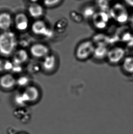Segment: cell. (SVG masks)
I'll return each mask as SVG.
<instances>
[{
	"label": "cell",
	"instance_id": "cell-3",
	"mask_svg": "<svg viewBox=\"0 0 133 134\" xmlns=\"http://www.w3.org/2000/svg\"><path fill=\"white\" fill-rule=\"evenodd\" d=\"M32 30L33 32L37 35H43L47 37L52 36V31L47 27L45 22L42 20H37L32 24Z\"/></svg>",
	"mask_w": 133,
	"mask_h": 134
},
{
	"label": "cell",
	"instance_id": "cell-10",
	"mask_svg": "<svg viewBox=\"0 0 133 134\" xmlns=\"http://www.w3.org/2000/svg\"><path fill=\"white\" fill-rule=\"evenodd\" d=\"M28 55L27 52L23 49L16 51L13 56V62L16 64L22 65L27 61Z\"/></svg>",
	"mask_w": 133,
	"mask_h": 134
},
{
	"label": "cell",
	"instance_id": "cell-8",
	"mask_svg": "<svg viewBox=\"0 0 133 134\" xmlns=\"http://www.w3.org/2000/svg\"><path fill=\"white\" fill-rule=\"evenodd\" d=\"M27 102H32L38 99L39 92L38 88L34 86H29L22 93Z\"/></svg>",
	"mask_w": 133,
	"mask_h": 134
},
{
	"label": "cell",
	"instance_id": "cell-15",
	"mask_svg": "<svg viewBox=\"0 0 133 134\" xmlns=\"http://www.w3.org/2000/svg\"><path fill=\"white\" fill-rule=\"evenodd\" d=\"M29 83V79L26 76H22L16 81V84L21 87H24Z\"/></svg>",
	"mask_w": 133,
	"mask_h": 134
},
{
	"label": "cell",
	"instance_id": "cell-4",
	"mask_svg": "<svg viewBox=\"0 0 133 134\" xmlns=\"http://www.w3.org/2000/svg\"><path fill=\"white\" fill-rule=\"evenodd\" d=\"M14 23L16 29L19 31H24L28 27L29 20L25 14L19 13L15 17Z\"/></svg>",
	"mask_w": 133,
	"mask_h": 134
},
{
	"label": "cell",
	"instance_id": "cell-19",
	"mask_svg": "<svg viewBox=\"0 0 133 134\" xmlns=\"http://www.w3.org/2000/svg\"><path fill=\"white\" fill-rule=\"evenodd\" d=\"M20 65L16 64L13 63V65L11 69V71L14 72L18 73L22 71V68Z\"/></svg>",
	"mask_w": 133,
	"mask_h": 134
},
{
	"label": "cell",
	"instance_id": "cell-11",
	"mask_svg": "<svg viewBox=\"0 0 133 134\" xmlns=\"http://www.w3.org/2000/svg\"><path fill=\"white\" fill-rule=\"evenodd\" d=\"M124 54L123 49L120 48H115L112 49L108 53V58L111 62H118L123 57Z\"/></svg>",
	"mask_w": 133,
	"mask_h": 134
},
{
	"label": "cell",
	"instance_id": "cell-2",
	"mask_svg": "<svg viewBox=\"0 0 133 134\" xmlns=\"http://www.w3.org/2000/svg\"><path fill=\"white\" fill-rule=\"evenodd\" d=\"M94 51V45L89 41L81 44L77 48L76 55L80 60H84L90 56Z\"/></svg>",
	"mask_w": 133,
	"mask_h": 134
},
{
	"label": "cell",
	"instance_id": "cell-7",
	"mask_svg": "<svg viewBox=\"0 0 133 134\" xmlns=\"http://www.w3.org/2000/svg\"><path fill=\"white\" fill-rule=\"evenodd\" d=\"M13 20L9 13L3 12L0 13V29L8 31L13 24Z\"/></svg>",
	"mask_w": 133,
	"mask_h": 134
},
{
	"label": "cell",
	"instance_id": "cell-9",
	"mask_svg": "<svg viewBox=\"0 0 133 134\" xmlns=\"http://www.w3.org/2000/svg\"><path fill=\"white\" fill-rule=\"evenodd\" d=\"M29 15L34 18H38L43 16L44 9L43 7L39 4L32 3L28 7Z\"/></svg>",
	"mask_w": 133,
	"mask_h": 134
},
{
	"label": "cell",
	"instance_id": "cell-1",
	"mask_svg": "<svg viewBox=\"0 0 133 134\" xmlns=\"http://www.w3.org/2000/svg\"><path fill=\"white\" fill-rule=\"evenodd\" d=\"M17 45V40L15 33L4 31L0 35V53L4 56H9L14 52Z\"/></svg>",
	"mask_w": 133,
	"mask_h": 134
},
{
	"label": "cell",
	"instance_id": "cell-16",
	"mask_svg": "<svg viewBox=\"0 0 133 134\" xmlns=\"http://www.w3.org/2000/svg\"><path fill=\"white\" fill-rule=\"evenodd\" d=\"M61 1V0H43V4L47 7H51L57 5Z\"/></svg>",
	"mask_w": 133,
	"mask_h": 134
},
{
	"label": "cell",
	"instance_id": "cell-12",
	"mask_svg": "<svg viewBox=\"0 0 133 134\" xmlns=\"http://www.w3.org/2000/svg\"><path fill=\"white\" fill-rule=\"evenodd\" d=\"M56 63L55 57L52 54H48L44 57L43 62V67L46 71H50L53 69Z\"/></svg>",
	"mask_w": 133,
	"mask_h": 134
},
{
	"label": "cell",
	"instance_id": "cell-5",
	"mask_svg": "<svg viewBox=\"0 0 133 134\" xmlns=\"http://www.w3.org/2000/svg\"><path fill=\"white\" fill-rule=\"evenodd\" d=\"M30 52L33 56L36 58H43L48 55L49 49L43 44H36L32 46Z\"/></svg>",
	"mask_w": 133,
	"mask_h": 134
},
{
	"label": "cell",
	"instance_id": "cell-20",
	"mask_svg": "<svg viewBox=\"0 0 133 134\" xmlns=\"http://www.w3.org/2000/svg\"><path fill=\"white\" fill-rule=\"evenodd\" d=\"M124 1L128 5L133 7V0H124Z\"/></svg>",
	"mask_w": 133,
	"mask_h": 134
},
{
	"label": "cell",
	"instance_id": "cell-17",
	"mask_svg": "<svg viewBox=\"0 0 133 134\" xmlns=\"http://www.w3.org/2000/svg\"><path fill=\"white\" fill-rule=\"evenodd\" d=\"M108 0H98V4L101 8L106 9L108 5Z\"/></svg>",
	"mask_w": 133,
	"mask_h": 134
},
{
	"label": "cell",
	"instance_id": "cell-6",
	"mask_svg": "<svg viewBox=\"0 0 133 134\" xmlns=\"http://www.w3.org/2000/svg\"><path fill=\"white\" fill-rule=\"evenodd\" d=\"M16 84V80L10 74L4 75L0 78V86L5 89H11Z\"/></svg>",
	"mask_w": 133,
	"mask_h": 134
},
{
	"label": "cell",
	"instance_id": "cell-18",
	"mask_svg": "<svg viewBox=\"0 0 133 134\" xmlns=\"http://www.w3.org/2000/svg\"><path fill=\"white\" fill-rule=\"evenodd\" d=\"M94 10L93 7H88L85 9L84 12L85 15L86 16H91L94 13Z\"/></svg>",
	"mask_w": 133,
	"mask_h": 134
},
{
	"label": "cell",
	"instance_id": "cell-14",
	"mask_svg": "<svg viewBox=\"0 0 133 134\" xmlns=\"http://www.w3.org/2000/svg\"><path fill=\"white\" fill-rule=\"evenodd\" d=\"M15 100L17 104L22 106L24 105L26 103H27V100L26 99L25 97L24 96L23 94L22 93L18 94L15 97Z\"/></svg>",
	"mask_w": 133,
	"mask_h": 134
},
{
	"label": "cell",
	"instance_id": "cell-13",
	"mask_svg": "<svg viewBox=\"0 0 133 134\" xmlns=\"http://www.w3.org/2000/svg\"><path fill=\"white\" fill-rule=\"evenodd\" d=\"M124 68L128 72H133V57H128L124 60Z\"/></svg>",
	"mask_w": 133,
	"mask_h": 134
},
{
	"label": "cell",
	"instance_id": "cell-21",
	"mask_svg": "<svg viewBox=\"0 0 133 134\" xmlns=\"http://www.w3.org/2000/svg\"><path fill=\"white\" fill-rule=\"evenodd\" d=\"M29 1L32 3H35V2H37L38 1V0H29Z\"/></svg>",
	"mask_w": 133,
	"mask_h": 134
}]
</instances>
